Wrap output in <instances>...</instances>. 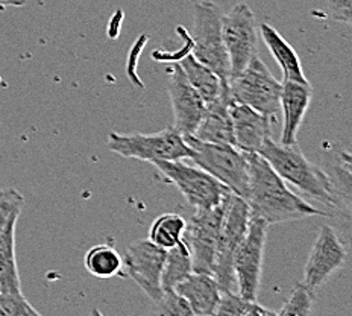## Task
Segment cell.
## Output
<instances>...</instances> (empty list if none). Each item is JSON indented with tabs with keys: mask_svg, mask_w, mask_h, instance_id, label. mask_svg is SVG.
Returning a JSON list of instances; mask_svg holds the SVG:
<instances>
[{
	"mask_svg": "<svg viewBox=\"0 0 352 316\" xmlns=\"http://www.w3.org/2000/svg\"><path fill=\"white\" fill-rule=\"evenodd\" d=\"M249 190L246 202L252 218H260L267 225L302 220L311 216H327L289 189L274 167L258 152H248Z\"/></svg>",
	"mask_w": 352,
	"mask_h": 316,
	"instance_id": "1",
	"label": "cell"
},
{
	"mask_svg": "<svg viewBox=\"0 0 352 316\" xmlns=\"http://www.w3.org/2000/svg\"><path fill=\"white\" fill-rule=\"evenodd\" d=\"M258 154L266 158L267 163L285 182L295 186L304 195L319 201L325 207L339 210L340 215L343 209L348 210V205L343 204V195L336 181L324 169L311 163L296 148V145L285 146L269 137L263 143Z\"/></svg>",
	"mask_w": 352,
	"mask_h": 316,
	"instance_id": "2",
	"label": "cell"
},
{
	"mask_svg": "<svg viewBox=\"0 0 352 316\" xmlns=\"http://www.w3.org/2000/svg\"><path fill=\"white\" fill-rule=\"evenodd\" d=\"M190 148V160L217 181L228 187L234 195L246 200L249 190L248 152L234 145L208 143L188 136L184 137Z\"/></svg>",
	"mask_w": 352,
	"mask_h": 316,
	"instance_id": "3",
	"label": "cell"
},
{
	"mask_svg": "<svg viewBox=\"0 0 352 316\" xmlns=\"http://www.w3.org/2000/svg\"><path fill=\"white\" fill-rule=\"evenodd\" d=\"M231 99L275 120L281 113L283 83L278 81L258 55L239 75L228 79Z\"/></svg>",
	"mask_w": 352,
	"mask_h": 316,
	"instance_id": "4",
	"label": "cell"
},
{
	"mask_svg": "<svg viewBox=\"0 0 352 316\" xmlns=\"http://www.w3.org/2000/svg\"><path fill=\"white\" fill-rule=\"evenodd\" d=\"M192 54L222 81L230 78V61L222 36V12L211 0L193 6V31L190 35Z\"/></svg>",
	"mask_w": 352,
	"mask_h": 316,
	"instance_id": "5",
	"label": "cell"
},
{
	"mask_svg": "<svg viewBox=\"0 0 352 316\" xmlns=\"http://www.w3.org/2000/svg\"><path fill=\"white\" fill-rule=\"evenodd\" d=\"M107 145L108 149L117 156L149 163L190 158V148L186 138L175 127L152 134H119L113 131L108 134Z\"/></svg>",
	"mask_w": 352,
	"mask_h": 316,
	"instance_id": "6",
	"label": "cell"
},
{
	"mask_svg": "<svg viewBox=\"0 0 352 316\" xmlns=\"http://www.w3.org/2000/svg\"><path fill=\"white\" fill-rule=\"evenodd\" d=\"M249 220H251V209L248 202L243 198L231 192L226 198L222 227H220L217 240L214 269H212V277L216 278L222 292L232 291L236 284L232 269L234 255L248 231Z\"/></svg>",
	"mask_w": 352,
	"mask_h": 316,
	"instance_id": "7",
	"label": "cell"
},
{
	"mask_svg": "<svg viewBox=\"0 0 352 316\" xmlns=\"http://www.w3.org/2000/svg\"><path fill=\"white\" fill-rule=\"evenodd\" d=\"M161 175L166 176L173 186L178 187L187 202L195 210H207L222 204L231 190L205 172L199 166L186 165L181 160L155 161L152 163Z\"/></svg>",
	"mask_w": 352,
	"mask_h": 316,
	"instance_id": "8",
	"label": "cell"
},
{
	"mask_svg": "<svg viewBox=\"0 0 352 316\" xmlns=\"http://www.w3.org/2000/svg\"><path fill=\"white\" fill-rule=\"evenodd\" d=\"M222 36L230 61L231 78L246 67L256 55L258 46V26L255 14L248 3L239 2L230 12L222 14Z\"/></svg>",
	"mask_w": 352,
	"mask_h": 316,
	"instance_id": "9",
	"label": "cell"
},
{
	"mask_svg": "<svg viewBox=\"0 0 352 316\" xmlns=\"http://www.w3.org/2000/svg\"><path fill=\"white\" fill-rule=\"evenodd\" d=\"M226 198L222 204L216 205V207L207 210H196L195 215L186 224L182 240H184L190 255H192L193 273L212 275Z\"/></svg>",
	"mask_w": 352,
	"mask_h": 316,
	"instance_id": "10",
	"label": "cell"
},
{
	"mask_svg": "<svg viewBox=\"0 0 352 316\" xmlns=\"http://www.w3.org/2000/svg\"><path fill=\"white\" fill-rule=\"evenodd\" d=\"M267 227L263 219L251 216L248 231L234 255V280L240 295L248 299L258 298Z\"/></svg>",
	"mask_w": 352,
	"mask_h": 316,
	"instance_id": "11",
	"label": "cell"
},
{
	"mask_svg": "<svg viewBox=\"0 0 352 316\" xmlns=\"http://www.w3.org/2000/svg\"><path fill=\"white\" fill-rule=\"evenodd\" d=\"M167 249L160 248L149 239L131 242L123 257V275L131 277L152 301L163 293L164 262Z\"/></svg>",
	"mask_w": 352,
	"mask_h": 316,
	"instance_id": "12",
	"label": "cell"
},
{
	"mask_svg": "<svg viewBox=\"0 0 352 316\" xmlns=\"http://www.w3.org/2000/svg\"><path fill=\"white\" fill-rule=\"evenodd\" d=\"M346 248L331 225H322L304 269V283L318 291L344 266Z\"/></svg>",
	"mask_w": 352,
	"mask_h": 316,
	"instance_id": "13",
	"label": "cell"
},
{
	"mask_svg": "<svg viewBox=\"0 0 352 316\" xmlns=\"http://www.w3.org/2000/svg\"><path fill=\"white\" fill-rule=\"evenodd\" d=\"M167 92L170 96L175 125L182 136H193L199 127L207 109V102L202 99L196 88L188 83L179 64H173L167 76Z\"/></svg>",
	"mask_w": 352,
	"mask_h": 316,
	"instance_id": "14",
	"label": "cell"
},
{
	"mask_svg": "<svg viewBox=\"0 0 352 316\" xmlns=\"http://www.w3.org/2000/svg\"><path fill=\"white\" fill-rule=\"evenodd\" d=\"M230 116L234 146L245 152H258L263 143L272 134L269 117L234 101L230 104Z\"/></svg>",
	"mask_w": 352,
	"mask_h": 316,
	"instance_id": "15",
	"label": "cell"
},
{
	"mask_svg": "<svg viewBox=\"0 0 352 316\" xmlns=\"http://www.w3.org/2000/svg\"><path fill=\"white\" fill-rule=\"evenodd\" d=\"M281 113L284 122L280 143L293 146L296 145L298 131L310 105L313 88L310 83H296V81H281Z\"/></svg>",
	"mask_w": 352,
	"mask_h": 316,
	"instance_id": "16",
	"label": "cell"
},
{
	"mask_svg": "<svg viewBox=\"0 0 352 316\" xmlns=\"http://www.w3.org/2000/svg\"><path fill=\"white\" fill-rule=\"evenodd\" d=\"M231 101L228 81H225L217 99L207 104V109H205L199 127L196 128L192 137L208 143L234 145L232 122L230 116Z\"/></svg>",
	"mask_w": 352,
	"mask_h": 316,
	"instance_id": "17",
	"label": "cell"
},
{
	"mask_svg": "<svg viewBox=\"0 0 352 316\" xmlns=\"http://www.w3.org/2000/svg\"><path fill=\"white\" fill-rule=\"evenodd\" d=\"M192 307L193 315H214L222 289L211 274L192 273L173 288Z\"/></svg>",
	"mask_w": 352,
	"mask_h": 316,
	"instance_id": "18",
	"label": "cell"
},
{
	"mask_svg": "<svg viewBox=\"0 0 352 316\" xmlns=\"http://www.w3.org/2000/svg\"><path fill=\"white\" fill-rule=\"evenodd\" d=\"M260 35L264 44L269 48L278 65L283 70V81H296V83H308L304 75V69L300 60L290 44L284 40V36L269 23L260 25Z\"/></svg>",
	"mask_w": 352,
	"mask_h": 316,
	"instance_id": "19",
	"label": "cell"
},
{
	"mask_svg": "<svg viewBox=\"0 0 352 316\" xmlns=\"http://www.w3.org/2000/svg\"><path fill=\"white\" fill-rule=\"evenodd\" d=\"M175 63L179 64L188 83L196 88V92L201 94L207 104L217 99L225 81L220 79L210 67L202 64L199 60H196L192 52L181 55Z\"/></svg>",
	"mask_w": 352,
	"mask_h": 316,
	"instance_id": "20",
	"label": "cell"
},
{
	"mask_svg": "<svg viewBox=\"0 0 352 316\" xmlns=\"http://www.w3.org/2000/svg\"><path fill=\"white\" fill-rule=\"evenodd\" d=\"M17 220L0 233V293H20L21 282L16 259Z\"/></svg>",
	"mask_w": 352,
	"mask_h": 316,
	"instance_id": "21",
	"label": "cell"
},
{
	"mask_svg": "<svg viewBox=\"0 0 352 316\" xmlns=\"http://www.w3.org/2000/svg\"><path fill=\"white\" fill-rule=\"evenodd\" d=\"M84 264L91 275L107 280L123 274V257L111 245L100 244L88 249Z\"/></svg>",
	"mask_w": 352,
	"mask_h": 316,
	"instance_id": "22",
	"label": "cell"
},
{
	"mask_svg": "<svg viewBox=\"0 0 352 316\" xmlns=\"http://www.w3.org/2000/svg\"><path fill=\"white\" fill-rule=\"evenodd\" d=\"M193 273L192 255L184 240H181L178 245L167 249L163 277H161V284L163 289H173L176 284L181 283Z\"/></svg>",
	"mask_w": 352,
	"mask_h": 316,
	"instance_id": "23",
	"label": "cell"
},
{
	"mask_svg": "<svg viewBox=\"0 0 352 316\" xmlns=\"http://www.w3.org/2000/svg\"><path fill=\"white\" fill-rule=\"evenodd\" d=\"M187 220L176 213L158 216L149 230V240L163 249H170L182 240Z\"/></svg>",
	"mask_w": 352,
	"mask_h": 316,
	"instance_id": "24",
	"label": "cell"
},
{
	"mask_svg": "<svg viewBox=\"0 0 352 316\" xmlns=\"http://www.w3.org/2000/svg\"><path fill=\"white\" fill-rule=\"evenodd\" d=\"M214 315L220 316H267L276 312L258 304L256 299H248L232 291L222 292Z\"/></svg>",
	"mask_w": 352,
	"mask_h": 316,
	"instance_id": "25",
	"label": "cell"
},
{
	"mask_svg": "<svg viewBox=\"0 0 352 316\" xmlns=\"http://www.w3.org/2000/svg\"><path fill=\"white\" fill-rule=\"evenodd\" d=\"M316 291H313L308 288V286L302 283H296L295 288H293L289 299L285 301L283 308L280 312H276V315H292V316H307L311 313V307H313V301L316 298Z\"/></svg>",
	"mask_w": 352,
	"mask_h": 316,
	"instance_id": "26",
	"label": "cell"
},
{
	"mask_svg": "<svg viewBox=\"0 0 352 316\" xmlns=\"http://www.w3.org/2000/svg\"><path fill=\"white\" fill-rule=\"evenodd\" d=\"M25 207V198L16 189L0 190V233L8 227L12 220H19Z\"/></svg>",
	"mask_w": 352,
	"mask_h": 316,
	"instance_id": "27",
	"label": "cell"
},
{
	"mask_svg": "<svg viewBox=\"0 0 352 316\" xmlns=\"http://www.w3.org/2000/svg\"><path fill=\"white\" fill-rule=\"evenodd\" d=\"M153 313L160 316H188L193 315L192 307L175 289H163L160 298L153 301Z\"/></svg>",
	"mask_w": 352,
	"mask_h": 316,
	"instance_id": "28",
	"label": "cell"
},
{
	"mask_svg": "<svg viewBox=\"0 0 352 316\" xmlns=\"http://www.w3.org/2000/svg\"><path fill=\"white\" fill-rule=\"evenodd\" d=\"M38 316L23 293H0V316Z\"/></svg>",
	"mask_w": 352,
	"mask_h": 316,
	"instance_id": "29",
	"label": "cell"
},
{
	"mask_svg": "<svg viewBox=\"0 0 352 316\" xmlns=\"http://www.w3.org/2000/svg\"><path fill=\"white\" fill-rule=\"evenodd\" d=\"M329 17L349 25L352 21V0H327Z\"/></svg>",
	"mask_w": 352,
	"mask_h": 316,
	"instance_id": "30",
	"label": "cell"
},
{
	"mask_svg": "<svg viewBox=\"0 0 352 316\" xmlns=\"http://www.w3.org/2000/svg\"><path fill=\"white\" fill-rule=\"evenodd\" d=\"M28 0H0V8H8V6H23Z\"/></svg>",
	"mask_w": 352,
	"mask_h": 316,
	"instance_id": "31",
	"label": "cell"
}]
</instances>
